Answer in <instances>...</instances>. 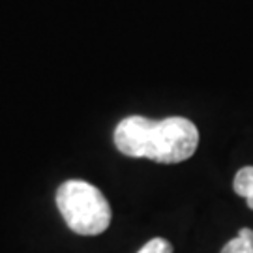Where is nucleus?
Listing matches in <instances>:
<instances>
[{
	"label": "nucleus",
	"mask_w": 253,
	"mask_h": 253,
	"mask_svg": "<svg viewBox=\"0 0 253 253\" xmlns=\"http://www.w3.org/2000/svg\"><path fill=\"white\" fill-rule=\"evenodd\" d=\"M115 146L127 158H148L156 163H182L199 146V129L184 117L150 120L131 115L120 120L113 133Z\"/></svg>",
	"instance_id": "obj_1"
},
{
	"label": "nucleus",
	"mask_w": 253,
	"mask_h": 253,
	"mask_svg": "<svg viewBox=\"0 0 253 253\" xmlns=\"http://www.w3.org/2000/svg\"><path fill=\"white\" fill-rule=\"evenodd\" d=\"M56 207L66 225L83 236L101 235L111 225V207L96 186L84 180H66L56 191Z\"/></svg>",
	"instance_id": "obj_2"
},
{
	"label": "nucleus",
	"mask_w": 253,
	"mask_h": 253,
	"mask_svg": "<svg viewBox=\"0 0 253 253\" xmlns=\"http://www.w3.org/2000/svg\"><path fill=\"white\" fill-rule=\"evenodd\" d=\"M233 190L236 195H240L242 199H246L248 207L253 210V167H242L240 171L235 174V180H233Z\"/></svg>",
	"instance_id": "obj_3"
},
{
	"label": "nucleus",
	"mask_w": 253,
	"mask_h": 253,
	"mask_svg": "<svg viewBox=\"0 0 253 253\" xmlns=\"http://www.w3.org/2000/svg\"><path fill=\"white\" fill-rule=\"evenodd\" d=\"M219 253H253V231L252 229H240L238 235L229 240Z\"/></svg>",
	"instance_id": "obj_4"
},
{
	"label": "nucleus",
	"mask_w": 253,
	"mask_h": 253,
	"mask_svg": "<svg viewBox=\"0 0 253 253\" xmlns=\"http://www.w3.org/2000/svg\"><path fill=\"white\" fill-rule=\"evenodd\" d=\"M137 253H172V244L165 238H152Z\"/></svg>",
	"instance_id": "obj_5"
}]
</instances>
